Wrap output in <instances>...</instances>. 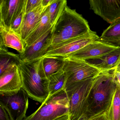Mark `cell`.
Returning <instances> with one entry per match:
<instances>
[{"instance_id": "obj_1", "label": "cell", "mask_w": 120, "mask_h": 120, "mask_svg": "<svg viewBox=\"0 0 120 120\" xmlns=\"http://www.w3.org/2000/svg\"><path fill=\"white\" fill-rule=\"evenodd\" d=\"M91 31L87 20L75 10L67 6L53 27L50 45L85 35Z\"/></svg>"}, {"instance_id": "obj_2", "label": "cell", "mask_w": 120, "mask_h": 120, "mask_svg": "<svg viewBox=\"0 0 120 120\" xmlns=\"http://www.w3.org/2000/svg\"><path fill=\"white\" fill-rule=\"evenodd\" d=\"M114 70L101 72L94 78L88 99L91 114L105 112L110 107L116 87Z\"/></svg>"}, {"instance_id": "obj_3", "label": "cell", "mask_w": 120, "mask_h": 120, "mask_svg": "<svg viewBox=\"0 0 120 120\" xmlns=\"http://www.w3.org/2000/svg\"><path fill=\"white\" fill-rule=\"evenodd\" d=\"M41 59L27 61L21 60L17 66L21 76L22 88L29 97L42 104L49 92L48 80H43L38 71Z\"/></svg>"}, {"instance_id": "obj_4", "label": "cell", "mask_w": 120, "mask_h": 120, "mask_svg": "<svg viewBox=\"0 0 120 120\" xmlns=\"http://www.w3.org/2000/svg\"><path fill=\"white\" fill-rule=\"evenodd\" d=\"M94 78L74 83L64 89L69 102L70 120H85L93 115L89 112L88 99Z\"/></svg>"}, {"instance_id": "obj_5", "label": "cell", "mask_w": 120, "mask_h": 120, "mask_svg": "<svg viewBox=\"0 0 120 120\" xmlns=\"http://www.w3.org/2000/svg\"><path fill=\"white\" fill-rule=\"evenodd\" d=\"M69 102L65 90L47 98L35 112L23 120H54L69 115Z\"/></svg>"}, {"instance_id": "obj_6", "label": "cell", "mask_w": 120, "mask_h": 120, "mask_svg": "<svg viewBox=\"0 0 120 120\" xmlns=\"http://www.w3.org/2000/svg\"><path fill=\"white\" fill-rule=\"evenodd\" d=\"M62 69L66 76L65 88L74 83L94 78L101 72L86 60L71 57L64 58Z\"/></svg>"}, {"instance_id": "obj_7", "label": "cell", "mask_w": 120, "mask_h": 120, "mask_svg": "<svg viewBox=\"0 0 120 120\" xmlns=\"http://www.w3.org/2000/svg\"><path fill=\"white\" fill-rule=\"evenodd\" d=\"M99 40L96 32H90L61 42L50 45L42 57L48 56L67 57L90 43Z\"/></svg>"}, {"instance_id": "obj_8", "label": "cell", "mask_w": 120, "mask_h": 120, "mask_svg": "<svg viewBox=\"0 0 120 120\" xmlns=\"http://www.w3.org/2000/svg\"><path fill=\"white\" fill-rule=\"evenodd\" d=\"M28 98L22 88L12 94H0V105L7 110L11 120H23L26 117L29 104Z\"/></svg>"}, {"instance_id": "obj_9", "label": "cell", "mask_w": 120, "mask_h": 120, "mask_svg": "<svg viewBox=\"0 0 120 120\" xmlns=\"http://www.w3.org/2000/svg\"><path fill=\"white\" fill-rule=\"evenodd\" d=\"M89 3L90 9L107 23L120 19V0H90Z\"/></svg>"}, {"instance_id": "obj_10", "label": "cell", "mask_w": 120, "mask_h": 120, "mask_svg": "<svg viewBox=\"0 0 120 120\" xmlns=\"http://www.w3.org/2000/svg\"><path fill=\"white\" fill-rule=\"evenodd\" d=\"M22 88L21 76L16 64L11 66L0 75V94H12Z\"/></svg>"}, {"instance_id": "obj_11", "label": "cell", "mask_w": 120, "mask_h": 120, "mask_svg": "<svg viewBox=\"0 0 120 120\" xmlns=\"http://www.w3.org/2000/svg\"><path fill=\"white\" fill-rule=\"evenodd\" d=\"M120 47L106 43L99 40L89 43L67 57L86 60L101 56L111 52Z\"/></svg>"}, {"instance_id": "obj_12", "label": "cell", "mask_w": 120, "mask_h": 120, "mask_svg": "<svg viewBox=\"0 0 120 120\" xmlns=\"http://www.w3.org/2000/svg\"><path fill=\"white\" fill-rule=\"evenodd\" d=\"M54 26L34 43L25 48L24 52L19 54L22 61H33L42 57L51 45Z\"/></svg>"}, {"instance_id": "obj_13", "label": "cell", "mask_w": 120, "mask_h": 120, "mask_svg": "<svg viewBox=\"0 0 120 120\" xmlns=\"http://www.w3.org/2000/svg\"><path fill=\"white\" fill-rule=\"evenodd\" d=\"M26 0H0V22L10 28L15 19L23 8Z\"/></svg>"}, {"instance_id": "obj_14", "label": "cell", "mask_w": 120, "mask_h": 120, "mask_svg": "<svg viewBox=\"0 0 120 120\" xmlns=\"http://www.w3.org/2000/svg\"><path fill=\"white\" fill-rule=\"evenodd\" d=\"M0 46L12 48L22 54L25 47L21 36L0 22Z\"/></svg>"}, {"instance_id": "obj_15", "label": "cell", "mask_w": 120, "mask_h": 120, "mask_svg": "<svg viewBox=\"0 0 120 120\" xmlns=\"http://www.w3.org/2000/svg\"><path fill=\"white\" fill-rule=\"evenodd\" d=\"M48 7L41 5L32 11L25 14L20 34L23 42L40 21Z\"/></svg>"}, {"instance_id": "obj_16", "label": "cell", "mask_w": 120, "mask_h": 120, "mask_svg": "<svg viewBox=\"0 0 120 120\" xmlns=\"http://www.w3.org/2000/svg\"><path fill=\"white\" fill-rule=\"evenodd\" d=\"M120 55V47L101 56L86 60L101 72L114 70Z\"/></svg>"}, {"instance_id": "obj_17", "label": "cell", "mask_w": 120, "mask_h": 120, "mask_svg": "<svg viewBox=\"0 0 120 120\" xmlns=\"http://www.w3.org/2000/svg\"><path fill=\"white\" fill-rule=\"evenodd\" d=\"M54 25L50 23L47 8L40 21L24 42L25 48L34 43Z\"/></svg>"}, {"instance_id": "obj_18", "label": "cell", "mask_w": 120, "mask_h": 120, "mask_svg": "<svg viewBox=\"0 0 120 120\" xmlns=\"http://www.w3.org/2000/svg\"><path fill=\"white\" fill-rule=\"evenodd\" d=\"M99 40L108 44L120 46V19L104 30Z\"/></svg>"}, {"instance_id": "obj_19", "label": "cell", "mask_w": 120, "mask_h": 120, "mask_svg": "<svg viewBox=\"0 0 120 120\" xmlns=\"http://www.w3.org/2000/svg\"><path fill=\"white\" fill-rule=\"evenodd\" d=\"M66 83V75L62 69L50 76L48 78L49 94L47 98L50 97L64 90Z\"/></svg>"}, {"instance_id": "obj_20", "label": "cell", "mask_w": 120, "mask_h": 120, "mask_svg": "<svg viewBox=\"0 0 120 120\" xmlns=\"http://www.w3.org/2000/svg\"><path fill=\"white\" fill-rule=\"evenodd\" d=\"M43 58V67L46 78L62 69L65 57L57 56H48Z\"/></svg>"}, {"instance_id": "obj_21", "label": "cell", "mask_w": 120, "mask_h": 120, "mask_svg": "<svg viewBox=\"0 0 120 120\" xmlns=\"http://www.w3.org/2000/svg\"><path fill=\"white\" fill-rule=\"evenodd\" d=\"M6 48L0 46V75L11 66L18 65L21 60L19 54L9 52Z\"/></svg>"}, {"instance_id": "obj_22", "label": "cell", "mask_w": 120, "mask_h": 120, "mask_svg": "<svg viewBox=\"0 0 120 120\" xmlns=\"http://www.w3.org/2000/svg\"><path fill=\"white\" fill-rule=\"evenodd\" d=\"M116 82V90L111 105L105 112L106 120H120V85Z\"/></svg>"}, {"instance_id": "obj_23", "label": "cell", "mask_w": 120, "mask_h": 120, "mask_svg": "<svg viewBox=\"0 0 120 120\" xmlns=\"http://www.w3.org/2000/svg\"><path fill=\"white\" fill-rule=\"evenodd\" d=\"M67 6L66 0H52L47 8L48 15L51 24L54 25Z\"/></svg>"}, {"instance_id": "obj_24", "label": "cell", "mask_w": 120, "mask_h": 120, "mask_svg": "<svg viewBox=\"0 0 120 120\" xmlns=\"http://www.w3.org/2000/svg\"><path fill=\"white\" fill-rule=\"evenodd\" d=\"M25 14V4L23 8L15 19L10 26V28L19 35H20L21 29Z\"/></svg>"}, {"instance_id": "obj_25", "label": "cell", "mask_w": 120, "mask_h": 120, "mask_svg": "<svg viewBox=\"0 0 120 120\" xmlns=\"http://www.w3.org/2000/svg\"><path fill=\"white\" fill-rule=\"evenodd\" d=\"M42 0H26L25 4L26 14L29 13L42 5Z\"/></svg>"}, {"instance_id": "obj_26", "label": "cell", "mask_w": 120, "mask_h": 120, "mask_svg": "<svg viewBox=\"0 0 120 120\" xmlns=\"http://www.w3.org/2000/svg\"><path fill=\"white\" fill-rule=\"evenodd\" d=\"M0 120H11L7 110L0 105Z\"/></svg>"}, {"instance_id": "obj_27", "label": "cell", "mask_w": 120, "mask_h": 120, "mask_svg": "<svg viewBox=\"0 0 120 120\" xmlns=\"http://www.w3.org/2000/svg\"><path fill=\"white\" fill-rule=\"evenodd\" d=\"M85 120H106L105 112H100L95 114H93L86 119Z\"/></svg>"}, {"instance_id": "obj_28", "label": "cell", "mask_w": 120, "mask_h": 120, "mask_svg": "<svg viewBox=\"0 0 120 120\" xmlns=\"http://www.w3.org/2000/svg\"><path fill=\"white\" fill-rule=\"evenodd\" d=\"M114 77L115 81L120 85V71L114 70Z\"/></svg>"}, {"instance_id": "obj_29", "label": "cell", "mask_w": 120, "mask_h": 120, "mask_svg": "<svg viewBox=\"0 0 120 120\" xmlns=\"http://www.w3.org/2000/svg\"><path fill=\"white\" fill-rule=\"evenodd\" d=\"M52 1V0H42V5L43 7H48Z\"/></svg>"}, {"instance_id": "obj_30", "label": "cell", "mask_w": 120, "mask_h": 120, "mask_svg": "<svg viewBox=\"0 0 120 120\" xmlns=\"http://www.w3.org/2000/svg\"><path fill=\"white\" fill-rule=\"evenodd\" d=\"M114 70L116 71H120V55H119V58L118 60V61L116 63V69Z\"/></svg>"}, {"instance_id": "obj_31", "label": "cell", "mask_w": 120, "mask_h": 120, "mask_svg": "<svg viewBox=\"0 0 120 120\" xmlns=\"http://www.w3.org/2000/svg\"><path fill=\"white\" fill-rule=\"evenodd\" d=\"M68 118V115H65V116H63L59 117V118H57L56 119L54 120H67Z\"/></svg>"}, {"instance_id": "obj_32", "label": "cell", "mask_w": 120, "mask_h": 120, "mask_svg": "<svg viewBox=\"0 0 120 120\" xmlns=\"http://www.w3.org/2000/svg\"><path fill=\"white\" fill-rule=\"evenodd\" d=\"M67 120H70V119H69V117L68 119H67Z\"/></svg>"}]
</instances>
